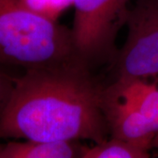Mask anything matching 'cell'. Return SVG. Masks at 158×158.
Masks as SVG:
<instances>
[{
  "label": "cell",
  "instance_id": "obj_1",
  "mask_svg": "<svg viewBox=\"0 0 158 158\" xmlns=\"http://www.w3.org/2000/svg\"><path fill=\"white\" fill-rule=\"evenodd\" d=\"M106 86L84 63L27 69L0 118V138L105 141Z\"/></svg>",
  "mask_w": 158,
  "mask_h": 158
},
{
  "label": "cell",
  "instance_id": "obj_2",
  "mask_svg": "<svg viewBox=\"0 0 158 158\" xmlns=\"http://www.w3.org/2000/svg\"><path fill=\"white\" fill-rule=\"evenodd\" d=\"M83 63L71 28L28 9L20 0H0V64L30 69Z\"/></svg>",
  "mask_w": 158,
  "mask_h": 158
},
{
  "label": "cell",
  "instance_id": "obj_3",
  "mask_svg": "<svg viewBox=\"0 0 158 158\" xmlns=\"http://www.w3.org/2000/svg\"><path fill=\"white\" fill-rule=\"evenodd\" d=\"M132 0H73L72 34L79 59L91 69L115 60L118 31L127 24Z\"/></svg>",
  "mask_w": 158,
  "mask_h": 158
},
{
  "label": "cell",
  "instance_id": "obj_4",
  "mask_svg": "<svg viewBox=\"0 0 158 158\" xmlns=\"http://www.w3.org/2000/svg\"><path fill=\"white\" fill-rule=\"evenodd\" d=\"M126 25V42L110 65L113 82L157 78L158 0H135Z\"/></svg>",
  "mask_w": 158,
  "mask_h": 158
},
{
  "label": "cell",
  "instance_id": "obj_5",
  "mask_svg": "<svg viewBox=\"0 0 158 158\" xmlns=\"http://www.w3.org/2000/svg\"><path fill=\"white\" fill-rule=\"evenodd\" d=\"M104 111L111 137L152 148V141L156 133L137 108L111 96L105 89Z\"/></svg>",
  "mask_w": 158,
  "mask_h": 158
},
{
  "label": "cell",
  "instance_id": "obj_6",
  "mask_svg": "<svg viewBox=\"0 0 158 158\" xmlns=\"http://www.w3.org/2000/svg\"><path fill=\"white\" fill-rule=\"evenodd\" d=\"M80 148L76 141H11L0 158H80Z\"/></svg>",
  "mask_w": 158,
  "mask_h": 158
},
{
  "label": "cell",
  "instance_id": "obj_7",
  "mask_svg": "<svg viewBox=\"0 0 158 158\" xmlns=\"http://www.w3.org/2000/svg\"><path fill=\"white\" fill-rule=\"evenodd\" d=\"M149 149L139 143L111 137L91 147L81 146L80 158H148Z\"/></svg>",
  "mask_w": 158,
  "mask_h": 158
},
{
  "label": "cell",
  "instance_id": "obj_8",
  "mask_svg": "<svg viewBox=\"0 0 158 158\" xmlns=\"http://www.w3.org/2000/svg\"><path fill=\"white\" fill-rule=\"evenodd\" d=\"M31 11L57 21L62 11L73 6V0H20Z\"/></svg>",
  "mask_w": 158,
  "mask_h": 158
},
{
  "label": "cell",
  "instance_id": "obj_9",
  "mask_svg": "<svg viewBox=\"0 0 158 158\" xmlns=\"http://www.w3.org/2000/svg\"><path fill=\"white\" fill-rule=\"evenodd\" d=\"M16 78L6 73L0 72V118L10 100L16 84Z\"/></svg>",
  "mask_w": 158,
  "mask_h": 158
},
{
  "label": "cell",
  "instance_id": "obj_10",
  "mask_svg": "<svg viewBox=\"0 0 158 158\" xmlns=\"http://www.w3.org/2000/svg\"><path fill=\"white\" fill-rule=\"evenodd\" d=\"M152 148H158V132L156 133V135H155L154 139H153Z\"/></svg>",
  "mask_w": 158,
  "mask_h": 158
},
{
  "label": "cell",
  "instance_id": "obj_11",
  "mask_svg": "<svg viewBox=\"0 0 158 158\" xmlns=\"http://www.w3.org/2000/svg\"><path fill=\"white\" fill-rule=\"evenodd\" d=\"M3 148H4V145L0 144V156H1V153H2V150H3Z\"/></svg>",
  "mask_w": 158,
  "mask_h": 158
}]
</instances>
